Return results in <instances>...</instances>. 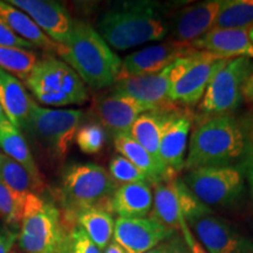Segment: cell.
I'll list each match as a JSON object with an SVG mask.
<instances>
[{
  "mask_svg": "<svg viewBox=\"0 0 253 253\" xmlns=\"http://www.w3.org/2000/svg\"><path fill=\"white\" fill-rule=\"evenodd\" d=\"M184 169L242 166L253 151V118L231 115L205 120L192 132Z\"/></svg>",
  "mask_w": 253,
  "mask_h": 253,
  "instance_id": "1",
  "label": "cell"
},
{
  "mask_svg": "<svg viewBox=\"0 0 253 253\" xmlns=\"http://www.w3.org/2000/svg\"><path fill=\"white\" fill-rule=\"evenodd\" d=\"M97 32L108 45L126 50L151 41L166 39L170 23L162 5L154 1H122L101 15Z\"/></svg>",
  "mask_w": 253,
  "mask_h": 253,
  "instance_id": "2",
  "label": "cell"
},
{
  "mask_svg": "<svg viewBox=\"0 0 253 253\" xmlns=\"http://www.w3.org/2000/svg\"><path fill=\"white\" fill-rule=\"evenodd\" d=\"M56 54L94 89L112 87L122 63L99 32L81 20L73 21L68 39L58 45Z\"/></svg>",
  "mask_w": 253,
  "mask_h": 253,
  "instance_id": "3",
  "label": "cell"
},
{
  "mask_svg": "<svg viewBox=\"0 0 253 253\" xmlns=\"http://www.w3.org/2000/svg\"><path fill=\"white\" fill-rule=\"evenodd\" d=\"M119 185L103 167L95 163L72 164L62 171L58 198L63 221L74 223L75 214L90 208L110 210Z\"/></svg>",
  "mask_w": 253,
  "mask_h": 253,
  "instance_id": "4",
  "label": "cell"
},
{
  "mask_svg": "<svg viewBox=\"0 0 253 253\" xmlns=\"http://www.w3.org/2000/svg\"><path fill=\"white\" fill-rule=\"evenodd\" d=\"M25 84L34 97L46 106H80L89 99L86 84L77 72L52 55L37 62Z\"/></svg>",
  "mask_w": 253,
  "mask_h": 253,
  "instance_id": "5",
  "label": "cell"
},
{
  "mask_svg": "<svg viewBox=\"0 0 253 253\" xmlns=\"http://www.w3.org/2000/svg\"><path fill=\"white\" fill-rule=\"evenodd\" d=\"M63 233L61 210L40 195H27L18 236L20 249L25 253H61Z\"/></svg>",
  "mask_w": 253,
  "mask_h": 253,
  "instance_id": "6",
  "label": "cell"
},
{
  "mask_svg": "<svg viewBox=\"0 0 253 253\" xmlns=\"http://www.w3.org/2000/svg\"><path fill=\"white\" fill-rule=\"evenodd\" d=\"M84 112L80 109H50L32 103L26 131L42 144L50 157L63 161L75 142Z\"/></svg>",
  "mask_w": 253,
  "mask_h": 253,
  "instance_id": "7",
  "label": "cell"
},
{
  "mask_svg": "<svg viewBox=\"0 0 253 253\" xmlns=\"http://www.w3.org/2000/svg\"><path fill=\"white\" fill-rule=\"evenodd\" d=\"M183 181L208 208H229L245 192L242 166L204 167L186 171Z\"/></svg>",
  "mask_w": 253,
  "mask_h": 253,
  "instance_id": "8",
  "label": "cell"
},
{
  "mask_svg": "<svg viewBox=\"0 0 253 253\" xmlns=\"http://www.w3.org/2000/svg\"><path fill=\"white\" fill-rule=\"evenodd\" d=\"M252 69L251 59H230L211 79L199 103V112L209 119L235 113L244 101L243 84Z\"/></svg>",
  "mask_w": 253,
  "mask_h": 253,
  "instance_id": "9",
  "label": "cell"
},
{
  "mask_svg": "<svg viewBox=\"0 0 253 253\" xmlns=\"http://www.w3.org/2000/svg\"><path fill=\"white\" fill-rule=\"evenodd\" d=\"M198 55L199 50L196 49L190 55L176 60L163 71L155 74L116 81L110 91L131 97L138 102L148 104L155 110L170 112L175 109V107L168 102L170 87L198 59Z\"/></svg>",
  "mask_w": 253,
  "mask_h": 253,
  "instance_id": "10",
  "label": "cell"
},
{
  "mask_svg": "<svg viewBox=\"0 0 253 253\" xmlns=\"http://www.w3.org/2000/svg\"><path fill=\"white\" fill-rule=\"evenodd\" d=\"M208 253H253V239L213 211L186 221Z\"/></svg>",
  "mask_w": 253,
  "mask_h": 253,
  "instance_id": "11",
  "label": "cell"
},
{
  "mask_svg": "<svg viewBox=\"0 0 253 253\" xmlns=\"http://www.w3.org/2000/svg\"><path fill=\"white\" fill-rule=\"evenodd\" d=\"M229 60L199 50L198 59L173 82L168 93V102L172 107H195L203 99L213 75Z\"/></svg>",
  "mask_w": 253,
  "mask_h": 253,
  "instance_id": "12",
  "label": "cell"
},
{
  "mask_svg": "<svg viewBox=\"0 0 253 253\" xmlns=\"http://www.w3.org/2000/svg\"><path fill=\"white\" fill-rule=\"evenodd\" d=\"M195 50L191 45L177 42L175 40L145 47L122 60L116 81L155 74Z\"/></svg>",
  "mask_w": 253,
  "mask_h": 253,
  "instance_id": "13",
  "label": "cell"
},
{
  "mask_svg": "<svg viewBox=\"0 0 253 253\" xmlns=\"http://www.w3.org/2000/svg\"><path fill=\"white\" fill-rule=\"evenodd\" d=\"M175 233V231L161 225L149 217H118L113 238L126 253H145L157 248Z\"/></svg>",
  "mask_w": 253,
  "mask_h": 253,
  "instance_id": "14",
  "label": "cell"
},
{
  "mask_svg": "<svg viewBox=\"0 0 253 253\" xmlns=\"http://www.w3.org/2000/svg\"><path fill=\"white\" fill-rule=\"evenodd\" d=\"M155 110L148 104L141 103L131 97L110 91L95 100L93 112L99 123L114 136L129 134L131 126L141 114Z\"/></svg>",
  "mask_w": 253,
  "mask_h": 253,
  "instance_id": "15",
  "label": "cell"
},
{
  "mask_svg": "<svg viewBox=\"0 0 253 253\" xmlns=\"http://www.w3.org/2000/svg\"><path fill=\"white\" fill-rule=\"evenodd\" d=\"M191 118L185 113L168 112L161 131L158 155L171 173L178 175L184 169Z\"/></svg>",
  "mask_w": 253,
  "mask_h": 253,
  "instance_id": "16",
  "label": "cell"
},
{
  "mask_svg": "<svg viewBox=\"0 0 253 253\" xmlns=\"http://www.w3.org/2000/svg\"><path fill=\"white\" fill-rule=\"evenodd\" d=\"M8 2L26 13L55 43L61 45L68 39L74 20L61 2L50 0H11Z\"/></svg>",
  "mask_w": 253,
  "mask_h": 253,
  "instance_id": "17",
  "label": "cell"
},
{
  "mask_svg": "<svg viewBox=\"0 0 253 253\" xmlns=\"http://www.w3.org/2000/svg\"><path fill=\"white\" fill-rule=\"evenodd\" d=\"M223 0H207L184 6L175 15L170 31L177 42L191 45L214 26Z\"/></svg>",
  "mask_w": 253,
  "mask_h": 253,
  "instance_id": "18",
  "label": "cell"
},
{
  "mask_svg": "<svg viewBox=\"0 0 253 253\" xmlns=\"http://www.w3.org/2000/svg\"><path fill=\"white\" fill-rule=\"evenodd\" d=\"M195 49L208 52L230 60L248 58L253 60V42L246 28H212L204 37L191 43Z\"/></svg>",
  "mask_w": 253,
  "mask_h": 253,
  "instance_id": "19",
  "label": "cell"
},
{
  "mask_svg": "<svg viewBox=\"0 0 253 253\" xmlns=\"http://www.w3.org/2000/svg\"><path fill=\"white\" fill-rule=\"evenodd\" d=\"M33 100L23 82L0 68V107L9 122L19 130H26Z\"/></svg>",
  "mask_w": 253,
  "mask_h": 253,
  "instance_id": "20",
  "label": "cell"
},
{
  "mask_svg": "<svg viewBox=\"0 0 253 253\" xmlns=\"http://www.w3.org/2000/svg\"><path fill=\"white\" fill-rule=\"evenodd\" d=\"M153 209V189L148 182L129 183L116 189L110 210L119 217L145 218Z\"/></svg>",
  "mask_w": 253,
  "mask_h": 253,
  "instance_id": "21",
  "label": "cell"
},
{
  "mask_svg": "<svg viewBox=\"0 0 253 253\" xmlns=\"http://www.w3.org/2000/svg\"><path fill=\"white\" fill-rule=\"evenodd\" d=\"M178 175L171 176L166 181L153 185V209L149 218L168 229L179 232L182 209L177 191L175 178Z\"/></svg>",
  "mask_w": 253,
  "mask_h": 253,
  "instance_id": "22",
  "label": "cell"
},
{
  "mask_svg": "<svg viewBox=\"0 0 253 253\" xmlns=\"http://www.w3.org/2000/svg\"><path fill=\"white\" fill-rule=\"evenodd\" d=\"M114 147L121 156L130 161L136 168H138L144 173L151 185L175 176V173L170 172L162 162L151 156L129 134L114 136Z\"/></svg>",
  "mask_w": 253,
  "mask_h": 253,
  "instance_id": "23",
  "label": "cell"
},
{
  "mask_svg": "<svg viewBox=\"0 0 253 253\" xmlns=\"http://www.w3.org/2000/svg\"><path fill=\"white\" fill-rule=\"evenodd\" d=\"M0 148L4 151V154L20 164L30 173L40 195L42 190L46 188L43 177L32 156L24 135L8 120H6L0 129Z\"/></svg>",
  "mask_w": 253,
  "mask_h": 253,
  "instance_id": "24",
  "label": "cell"
},
{
  "mask_svg": "<svg viewBox=\"0 0 253 253\" xmlns=\"http://www.w3.org/2000/svg\"><path fill=\"white\" fill-rule=\"evenodd\" d=\"M0 18L19 38L28 41L34 47L56 53L58 43L47 37L26 13L8 1L0 0Z\"/></svg>",
  "mask_w": 253,
  "mask_h": 253,
  "instance_id": "25",
  "label": "cell"
},
{
  "mask_svg": "<svg viewBox=\"0 0 253 253\" xmlns=\"http://www.w3.org/2000/svg\"><path fill=\"white\" fill-rule=\"evenodd\" d=\"M112 211L102 208H90L75 214L73 221L84 229L101 252L112 242L115 219Z\"/></svg>",
  "mask_w": 253,
  "mask_h": 253,
  "instance_id": "26",
  "label": "cell"
},
{
  "mask_svg": "<svg viewBox=\"0 0 253 253\" xmlns=\"http://www.w3.org/2000/svg\"><path fill=\"white\" fill-rule=\"evenodd\" d=\"M167 113L168 110H150L141 114L129 130V135L160 162L162 161L160 160L158 148Z\"/></svg>",
  "mask_w": 253,
  "mask_h": 253,
  "instance_id": "27",
  "label": "cell"
},
{
  "mask_svg": "<svg viewBox=\"0 0 253 253\" xmlns=\"http://www.w3.org/2000/svg\"><path fill=\"white\" fill-rule=\"evenodd\" d=\"M253 26V0H223L213 28H246Z\"/></svg>",
  "mask_w": 253,
  "mask_h": 253,
  "instance_id": "28",
  "label": "cell"
},
{
  "mask_svg": "<svg viewBox=\"0 0 253 253\" xmlns=\"http://www.w3.org/2000/svg\"><path fill=\"white\" fill-rule=\"evenodd\" d=\"M38 61L39 59L33 49L0 46V68L18 80L26 81Z\"/></svg>",
  "mask_w": 253,
  "mask_h": 253,
  "instance_id": "29",
  "label": "cell"
},
{
  "mask_svg": "<svg viewBox=\"0 0 253 253\" xmlns=\"http://www.w3.org/2000/svg\"><path fill=\"white\" fill-rule=\"evenodd\" d=\"M0 182L24 197L30 194L39 195L30 173L4 153H0Z\"/></svg>",
  "mask_w": 253,
  "mask_h": 253,
  "instance_id": "30",
  "label": "cell"
},
{
  "mask_svg": "<svg viewBox=\"0 0 253 253\" xmlns=\"http://www.w3.org/2000/svg\"><path fill=\"white\" fill-rule=\"evenodd\" d=\"M107 142V131L99 122H89L79 126L75 143L82 153L95 155L103 149Z\"/></svg>",
  "mask_w": 253,
  "mask_h": 253,
  "instance_id": "31",
  "label": "cell"
},
{
  "mask_svg": "<svg viewBox=\"0 0 253 253\" xmlns=\"http://www.w3.org/2000/svg\"><path fill=\"white\" fill-rule=\"evenodd\" d=\"M63 220V219H62ZM65 224L61 253H102L77 223Z\"/></svg>",
  "mask_w": 253,
  "mask_h": 253,
  "instance_id": "32",
  "label": "cell"
},
{
  "mask_svg": "<svg viewBox=\"0 0 253 253\" xmlns=\"http://www.w3.org/2000/svg\"><path fill=\"white\" fill-rule=\"evenodd\" d=\"M26 197L15 194L4 183L0 182V217L5 223L9 225L21 224Z\"/></svg>",
  "mask_w": 253,
  "mask_h": 253,
  "instance_id": "33",
  "label": "cell"
},
{
  "mask_svg": "<svg viewBox=\"0 0 253 253\" xmlns=\"http://www.w3.org/2000/svg\"><path fill=\"white\" fill-rule=\"evenodd\" d=\"M108 172L119 186L129 184V183L148 182L144 173L138 168H136L130 161L126 160L121 155H118L110 160Z\"/></svg>",
  "mask_w": 253,
  "mask_h": 253,
  "instance_id": "34",
  "label": "cell"
},
{
  "mask_svg": "<svg viewBox=\"0 0 253 253\" xmlns=\"http://www.w3.org/2000/svg\"><path fill=\"white\" fill-rule=\"evenodd\" d=\"M0 46L5 47H19V48L33 49L34 46L28 41L19 38L17 34L12 32L7 25L0 18Z\"/></svg>",
  "mask_w": 253,
  "mask_h": 253,
  "instance_id": "35",
  "label": "cell"
},
{
  "mask_svg": "<svg viewBox=\"0 0 253 253\" xmlns=\"http://www.w3.org/2000/svg\"><path fill=\"white\" fill-rule=\"evenodd\" d=\"M160 245L162 249V253H191L181 232H176L172 237L164 240Z\"/></svg>",
  "mask_w": 253,
  "mask_h": 253,
  "instance_id": "36",
  "label": "cell"
},
{
  "mask_svg": "<svg viewBox=\"0 0 253 253\" xmlns=\"http://www.w3.org/2000/svg\"><path fill=\"white\" fill-rule=\"evenodd\" d=\"M179 232L183 238H184L186 245L190 249L191 253H208L207 250H205L203 246L201 245V243L196 239V237L194 236V233L191 232L190 227L186 223V220L184 219V217L181 218V223H179Z\"/></svg>",
  "mask_w": 253,
  "mask_h": 253,
  "instance_id": "37",
  "label": "cell"
},
{
  "mask_svg": "<svg viewBox=\"0 0 253 253\" xmlns=\"http://www.w3.org/2000/svg\"><path fill=\"white\" fill-rule=\"evenodd\" d=\"M18 236L12 231L0 229V253H11Z\"/></svg>",
  "mask_w": 253,
  "mask_h": 253,
  "instance_id": "38",
  "label": "cell"
},
{
  "mask_svg": "<svg viewBox=\"0 0 253 253\" xmlns=\"http://www.w3.org/2000/svg\"><path fill=\"white\" fill-rule=\"evenodd\" d=\"M243 169H244V175H245V181L248 183L250 194L253 199V151L251 155L246 158V161L242 164Z\"/></svg>",
  "mask_w": 253,
  "mask_h": 253,
  "instance_id": "39",
  "label": "cell"
},
{
  "mask_svg": "<svg viewBox=\"0 0 253 253\" xmlns=\"http://www.w3.org/2000/svg\"><path fill=\"white\" fill-rule=\"evenodd\" d=\"M243 100L250 106L253 107V69L250 73L249 77L246 78V80L243 84Z\"/></svg>",
  "mask_w": 253,
  "mask_h": 253,
  "instance_id": "40",
  "label": "cell"
},
{
  "mask_svg": "<svg viewBox=\"0 0 253 253\" xmlns=\"http://www.w3.org/2000/svg\"><path fill=\"white\" fill-rule=\"evenodd\" d=\"M102 253H126L125 249L121 245H119L115 240H112L108 245L106 246V249L103 250Z\"/></svg>",
  "mask_w": 253,
  "mask_h": 253,
  "instance_id": "41",
  "label": "cell"
},
{
  "mask_svg": "<svg viewBox=\"0 0 253 253\" xmlns=\"http://www.w3.org/2000/svg\"><path fill=\"white\" fill-rule=\"evenodd\" d=\"M6 120H7V118H6L4 112H2L1 107H0V129H1V126L4 125V122L6 121Z\"/></svg>",
  "mask_w": 253,
  "mask_h": 253,
  "instance_id": "42",
  "label": "cell"
},
{
  "mask_svg": "<svg viewBox=\"0 0 253 253\" xmlns=\"http://www.w3.org/2000/svg\"><path fill=\"white\" fill-rule=\"evenodd\" d=\"M145 253H162V249H161V245H158L157 248L150 250V251H148V252H145Z\"/></svg>",
  "mask_w": 253,
  "mask_h": 253,
  "instance_id": "43",
  "label": "cell"
},
{
  "mask_svg": "<svg viewBox=\"0 0 253 253\" xmlns=\"http://www.w3.org/2000/svg\"><path fill=\"white\" fill-rule=\"evenodd\" d=\"M248 33H249V38H250V40L252 41L253 42V26H251L248 30Z\"/></svg>",
  "mask_w": 253,
  "mask_h": 253,
  "instance_id": "44",
  "label": "cell"
},
{
  "mask_svg": "<svg viewBox=\"0 0 253 253\" xmlns=\"http://www.w3.org/2000/svg\"><path fill=\"white\" fill-rule=\"evenodd\" d=\"M11 253H15V252H11Z\"/></svg>",
  "mask_w": 253,
  "mask_h": 253,
  "instance_id": "45",
  "label": "cell"
}]
</instances>
